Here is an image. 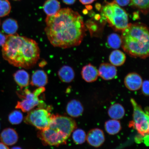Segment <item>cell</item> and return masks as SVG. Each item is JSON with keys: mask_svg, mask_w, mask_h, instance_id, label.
Returning a JSON list of instances; mask_svg holds the SVG:
<instances>
[{"mask_svg": "<svg viewBox=\"0 0 149 149\" xmlns=\"http://www.w3.org/2000/svg\"><path fill=\"white\" fill-rule=\"evenodd\" d=\"M29 112L24 119L26 123L31 125L40 130L49 127L52 115L47 110L37 109Z\"/></svg>", "mask_w": 149, "mask_h": 149, "instance_id": "obj_7", "label": "cell"}, {"mask_svg": "<svg viewBox=\"0 0 149 149\" xmlns=\"http://www.w3.org/2000/svg\"><path fill=\"white\" fill-rule=\"evenodd\" d=\"M105 128L106 132L109 135H114L120 131L122 127L120 121L113 119L105 122Z\"/></svg>", "mask_w": 149, "mask_h": 149, "instance_id": "obj_22", "label": "cell"}, {"mask_svg": "<svg viewBox=\"0 0 149 149\" xmlns=\"http://www.w3.org/2000/svg\"><path fill=\"white\" fill-rule=\"evenodd\" d=\"M115 3L122 6H126L130 3V0H114Z\"/></svg>", "mask_w": 149, "mask_h": 149, "instance_id": "obj_29", "label": "cell"}, {"mask_svg": "<svg viewBox=\"0 0 149 149\" xmlns=\"http://www.w3.org/2000/svg\"><path fill=\"white\" fill-rule=\"evenodd\" d=\"M3 57L11 65L29 69L36 64L40 57V49L35 41L18 34L8 35L2 46Z\"/></svg>", "mask_w": 149, "mask_h": 149, "instance_id": "obj_2", "label": "cell"}, {"mask_svg": "<svg viewBox=\"0 0 149 149\" xmlns=\"http://www.w3.org/2000/svg\"><path fill=\"white\" fill-rule=\"evenodd\" d=\"M66 112L69 115L77 118L82 115L84 111L82 104L79 100H73L68 102L66 107Z\"/></svg>", "mask_w": 149, "mask_h": 149, "instance_id": "obj_14", "label": "cell"}, {"mask_svg": "<svg viewBox=\"0 0 149 149\" xmlns=\"http://www.w3.org/2000/svg\"><path fill=\"white\" fill-rule=\"evenodd\" d=\"M102 20L107 22L114 31H122L128 25L127 14L114 1L107 2L101 10Z\"/></svg>", "mask_w": 149, "mask_h": 149, "instance_id": "obj_5", "label": "cell"}, {"mask_svg": "<svg viewBox=\"0 0 149 149\" xmlns=\"http://www.w3.org/2000/svg\"><path fill=\"white\" fill-rule=\"evenodd\" d=\"M130 5L138 9L143 14H148L149 0H130Z\"/></svg>", "mask_w": 149, "mask_h": 149, "instance_id": "obj_23", "label": "cell"}, {"mask_svg": "<svg viewBox=\"0 0 149 149\" xmlns=\"http://www.w3.org/2000/svg\"><path fill=\"white\" fill-rule=\"evenodd\" d=\"M59 79L64 83H69L73 81L74 77V72L71 67L68 66H63L58 72Z\"/></svg>", "mask_w": 149, "mask_h": 149, "instance_id": "obj_19", "label": "cell"}, {"mask_svg": "<svg viewBox=\"0 0 149 149\" xmlns=\"http://www.w3.org/2000/svg\"><path fill=\"white\" fill-rule=\"evenodd\" d=\"M2 29L4 32L8 35L15 34L18 29L17 22L12 18L5 20L2 24Z\"/></svg>", "mask_w": 149, "mask_h": 149, "instance_id": "obj_21", "label": "cell"}, {"mask_svg": "<svg viewBox=\"0 0 149 149\" xmlns=\"http://www.w3.org/2000/svg\"><path fill=\"white\" fill-rule=\"evenodd\" d=\"M0 149H9L7 145H6L3 143H0Z\"/></svg>", "mask_w": 149, "mask_h": 149, "instance_id": "obj_33", "label": "cell"}, {"mask_svg": "<svg viewBox=\"0 0 149 149\" xmlns=\"http://www.w3.org/2000/svg\"><path fill=\"white\" fill-rule=\"evenodd\" d=\"M43 8L47 16H53L60 10V3L57 0H47L44 3Z\"/></svg>", "mask_w": 149, "mask_h": 149, "instance_id": "obj_18", "label": "cell"}, {"mask_svg": "<svg viewBox=\"0 0 149 149\" xmlns=\"http://www.w3.org/2000/svg\"><path fill=\"white\" fill-rule=\"evenodd\" d=\"M11 9V5L8 0H0V17L8 15Z\"/></svg>", "mask_w": 149, "mask_h": 149, "instance_id": "obj_27", "label": "cell"}, {"mask_svg": "<svg viewBox=\"0 0 149 149\" xmlns=\"http://www.w3.org/2000/svg\"><path fill=\"white\" fill-rule=\"evenodd\" d=\"M122 46L130 56L145 59L148 57L149 35L147 26L141 23L129 24L122 31Z\"/></svg>", "mask_w": 149, "mask_h": 149, "instance_id": "obj_3", "label": "cell"}, {"mask_svg": "<svg viewBox=\"0 0 149 149\" xmlns=\"http://www.w3.org/2000/svg\"><path fill=\"white\" fill-rule=\"evenodd\" d=\"M107 43L110 47L113 49H118L122 45L121 36L116 33H112L108 37Z\"/></svg>", "mask_w": 149, "mask_h": 149, "instance_id": "obj_24", "label": "cell"}, {"mask_svg": "<svg viewBox=\"0 0 149 149\" xmlns=\"http://www.w3.org/2000/svg\"><path fill=\"white\" fill-rule=\"evenodd\" d=\"M63 3L67 5H71L75 3L76 0H62Z\"/></svg>", "mask_w": 149, "mask_h": 149, "instance_id": "obj_32", "label": "cell"}, {"mask_svg": "<svg viewBox=\"0 0 149 149\" xmlns=\"http://www.w3.org/2000/svg\"><path fill=\"white\" fill-rule=\"evenodd\" d=\"M108 113L111 118L118 120L124 117L125 114V110L121 104L116 103L110 107L108 110Z\"/></svg>", "mask_w": 149, "mask_h": 149, "instance_id": "obj_17", "label": "cell"}, {"mask_svg": "<svg viewBox=\"0 0 149 149\" xmlns=\"http://www.w3.org/2000/svg\"><path fill=\"white\" fill-rule=\"evenodd\" d=\"M143 82L141 76L135 72L128 74L124 79V84L126 88L132 91H136L140 89Z\"/></svg>", "mask_w": 149, "mask_h": 149, "instance_id": "obj_10", "label": "cell"}, {"mask_svg": "<svg viewBox=\"0 0 149 149\" xmlns=\"http://www.w3.org/2000/svg\"><path fill=\"white\" fill-rule=\"evenodd\" d=\"M0 24H1V21H0Z\"/></svg>", "mask_w": 149, "mask_h": 149, "instance_id": "obj_37", "label": "cell"}, {"mask_svg": "<svg viewBox=\"0 0 149 149\" xmlns=\"http://www.w3.org/2000/svg\"><path fill=\"white\" fill-rule=\"evenodd\" d=\"M81 3L84 5H87L91 4L96 0H79Z\"/></svg>", "mask_w": 149, "mask_h": 149, "instance_id": "obj_31", "label": "cell"}, {"mask_svg": "<svg viewBox=\"0 0 149 149\" xmlns=\"http://www.w3.org/2000/svg\"><path fill=\"white\" fill-rule=\"evenodd\" d=\"M18 139L17 133L12 128H5L0 134V139L1 142L7 146H12L15 144Z\"/></svg>", "mask_w": 149, "mask_h": 149, "instance_id": "obj_12", "label": "cell"}, {"mask_svg": "<svg viewBox=\"0 0 149 149\" xmlns=\"http://www.w3.org/2000/svg\"><path fill=\"white\" fill-rule=\"evenodd\" d=\"M81 74L83 79L87 83H92L96 81L99 76L97 69L90 64L83 67Z\"/></svg>", "mask_w": 149, "mask_h": 149, "instance_id": "obj_13", "label": "cell"}, {"mask_svg": "<svg viewBox=\"0 0 149 149\" xmlns=\"http://www.w3.org/2000/svg\"><path fill=\"white\" fill-rule=\"evenodd\" d=\"M48 82V77L45 72L42 70H37L32 76L31 84L38 87H44Z\"/></svg>", "mask_w": 149, "mask_h": 149, "instance_id": "obj_15", "label": "cell"}, {"mask_svg": "<svg viewBox=\"0 0 149 149\" xmlns=\"http://www.w3.org/2000/svg\"><path fill=\"white\" fill-rule=\"evenodd\" d=\"M45 29L50 42L55 47L68 48L78 46L86 35L83 17L69 8L61 9L53 16H47Z\"/></svg>", "mask_w": 149, "mask_h": 149, "instance_id": "obj_1", "label": "cell"}, {"mask_svg": "<svg viewBox=\"0 0 149 149\" xmlns=\"http://www.w3.org/2000/svg\"><path fill=\"white\" fill-rule=\"evenodd\" d=\"M86 139L88 144L95 148L102 146L105 141L104 132L99 128H96L89 131L86 135Z\"/></svg>", "mask_w": 149, "mask_h": 149, "instance_id": "obj_9", "label": "cell"}, {"mask_svg": "<svg viewBox=\"0 0 149 149\" xmlns=\"http://www.w3.org/2000/svg\"><path fill=\"white\" fill-rule=\"evenodd\" d=\"M23 120V115L19 111H14L9 114L8 120L13 125H17L20 123Z\"/></svg>", "mask_w": 149, "mask_h": 149, "instance_id": "obj_26", "label": "cell"}, {"mask_svg": "<svg viewBox=\"0 0 149 149\" xmlns=\"http://www.w3.org/2000/svg\"><path fill=\"white\" fill-rule=\"evenodd\" d=\"M14 79L19 86L23 87L29 85V74L24 70L17 71L14 74Z\"/></svg>", "mask_w": 149, "mask_h": 149, "instance_id": "obj_20", "label": "cell"}, {"mask_svg": "<svg viewBox=\"0 0 149 149\" xmlns=\"http://www.w3.org/2000/svg\"><path fill=\"white\" fill-rule=\"evenodd\" d=\"M14 1H20V0H14Z\"/></svg>", "mask_w": 149, "mask_h": 149, "instance_id": "obj_35", "label": "cell"}, {"mask_svg": "<svg viewBox=\"0 0 149 149\" xmlns=\"http://www.w3.org/2000/svg\"><path fill=\"white\" fill-rule=\"evenodd\" d=\"M72 138L74 142L77 144H81L85 142L86 135L83 130L77 129L72 132Z\"/></svg>", "mask_w": 149, "mask_h": 149, "instance_id": "obj_25", "label": "cell"}, {"mask_svg": "<svg viewBox=\"0 0 149 149\" xmlns=\"http://www.w3.org/2000/svg\"><path fill=\"white\" fill-rule=\"evenodd\" d=\"M45 91V88L44 87H39L33 92L29 89H25L24 91L23 95L21 96L22 100L17 102L16 108L21 109L24 112L31 110L40 104L39 96Z\"/></svg>", "mask_w": 149, "mask_h": 149, "instance_id": "obj_8", "label": "cell"}, {"mask_svg": "<svg viewBox=\"0 0 149 149\" xmlns=\"http://www.w3.org/2000/svg\"><path fill=\"white\" fill-rule=\"evenodd\" d=\"M11 149H22L21 148L19 147H14L13 148H12Z\"/></svg>", "mask_w": 149, "mask_h": 149, "instance_id": "obj_34", "label": "cell"}, {"mask_svg": "<svg viewBox=\"0 0 149 149\" xmlns=\"http://www.w3.org/2000/svg\"><path fill=\"white\" fill-rule=\"evenodd\" d=\"M149 81L148 80H145L143 82L141 88L142 89L143 94L145 96H149Z\"/></svg>", "mask_w": 149, "mask_h": 149, "instance_id": "obj_28", "label": "cell"}, {"mask_svg": "<svg viewBox=\"0 0 149 149\" xmlns=\"http://www.w3.org/2000/svg\"><path fill=\"white\" fill-rule=\"evenodd\" d=\"M6 36L0 31V46H2L6 40Z\"/></svg>", "mask_w": 149, "mask_h": 149, "instance_id": "obj_30", "label": "cell"}, {"mask_svg": "<svg viewBox=\"0 0 149 149\" xmlns=\"http://www.w3.org/2000/svg\"><path fill=\"white\" fill-rule=\"evenodd\" d=\"M109 59L111 64L113 66H120L125 63L126 56L123 52L120 50L116 49L111 52Z\"/></svg>", "mask_w": 149, "mask_h": 149, "instance_id": "obj_16", "label": "cell"}, {"mask_svg": "<svg viewBox=\"0 0 149 149\" xmlns=\"http://www.w3.org/2000/svg\"><path fill=\"white\" fill-rule=\"evenodd\" d=\"M0 128H1V125H0Z\"/></svg>", "mask_w": 149, "mask_h": 149, "instance_id": "obj_36", "label": "cell"}, {"mask_svg": "<svg viewBox=\"0 0 149 149\" xmlns=\"http://www.w3.org/2000/svg\"><path fill=\"white\" fill-rule=\"evenodd\" d=\"M76 127L75 121L71 117L52 115L49 127L40 130L38 136L44 144L58 146L66 144Z\"/></svg>", "mask_w": 149, "mask_h": 149, "instance_id": "obj_4", "label": "cell"}, {"mask_svg": "<svg viewBox=\"0 0 149 149\" xmlns=\"http://www.w3.org/2000/svg\"><path fill=\"white\" fill-rule=\"evenodd\" d=\"M98 71L99 75L106 81L114 79L117 74L116 66L108 63H103L100 64Z\"/></svg>", "mask_w": 149, "mask_h": 149, "instance_id": "obj_11", "label": "cell"}, {"mask_svg": "<svg viewBox=\"0 0 149 149\" xmlns=\"http://www.w3.org/2000/svg\"><path fill=\"white\" fill-rule=\"evenodd\" d=\"M130 102L133 109L132 126L142 136L149 135L148 113L145 112L134 99L132 98Z\"/></svg>", "mask_w": 149, "mask_h": 149, "instance_id": "obj_6", "label": "cell"}]
</instances>
